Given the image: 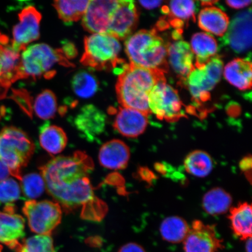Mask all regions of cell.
I'll list each match as a JSON object with an SVG mask.
<instances>
[{"label": "cell", "instance_id": "6da1fadb", "mask_svg": "<svg viewBox=\"0 0 252 252\" xmlns=\"http://www.w3.org/2000/svg\"><path fill=\"white\" fill-rule=\"evenodd\" d=\"M94 168L92 159L77 151L72 156H59L40 168L46 189L67 213L94 201V190L88 175Z\"/></svg>", "mask_w": 252, "mask_h": 252}, {"label": "cell", "instance_id": "7a4b0ae2", "mask_svg": "<svg viewBox=\"0 0 252 252\" xmlns=\"http://www.w3.org/2000/svg\"><path fill=\"white\" fill-rule=\"evenodd\" d=\"M166 80L165 72L125 64L119 72L116 86L118 99L122 107L138 110L149 116V96L153 88Z\"/></svg>", "mask_w": 252, "mask_h": 252}, {"label": "cell", "instance_id": "3957f363", "mask_svg": "<svg viewBox=\"0 0 252 252\" xmlns=\"http://www.w3.org/2000/svg\"><path fill=\"white\" fill-rule=\"evenodd\" d=\"M125 52L131 64L137 67L165 72L168 70V46L155 30H141L129 36Z\"/></svg>", "mask_w": 252, "mask_h": 252}, {"label": "cell", "instance_id": "277c9868", "mask_svg": "<svg viewBox=\"0 0 252 252\" xmlns=\"http://www.w3.org/2000/svg\"><path fill=\"white\" fill-rule=\"evenodd\" d=\"M34 149L32 141L20 128L9 126L0 132V161L20 181L22 169L29 163Z\"/></svg>", "mask_w": 252, "mask_h": 252}, {"label": "cell", "instance_id": "5b68a950", "mask_svg": "<svg viewBox=\"0 0 252 252\" xmlns=\"http://www.w3.org/2000/svg\"><path fill=\"white\" fill-rule=\"evenodd\" d=\"M121 50L119 40L108 33H94L84 39V52L81 63L96 70L118 71L125 64L119 55Z\"/></svg>", "mask_w": 252, "mask_h": 252}, {"label": "cell", "instance_id": "8992f818", "mask_svg": "<svg viewBox=\"0 0 252 252\" xmlns=\"http://www.w3.org/2000/svg\"><path fill=\"white\" fill-rule=\"evenodd\" d=\"M57 64L65 67L74 66L68 62L62 49H54L44 43L27 47L21 55L22 78H51L56 73L53 68Z\"/></svg>", "mask_w": 252, "mask_h": 252}, {"label": "cell", "instance_id": "52a82bcc", "mask_svg": "<svg viewBox=\"0 0 252 252\" xmlns=\"http://www.w3.org/2000/svg\"><path fill=\"white\" fill-rule=\"evenodd\" d=\"M23 213L31 231L37 235H51L62 220V207L54 201H28L24 204Z\"/></svg>", "mask_w": 252, "mask_h": 252}, {"label": "cell", "instance_id": "ba28073f", "mask_svg": "<svg viewBox=\"0 0 252 252\" xmlns=\"http://www.w3.org/2000/svg\"><path fill=\"white\" fill-rule=\"evenodd\" d=\"M223 62L218 56H214L202 67H195L187 78L189 91L197 101H207L210 91L221 78Z\"/></svg>", "mask_w": 252, "mask_h": 252}, {"label": "cell", "instance_id": "9c48e42d", "mask_svg": "<svg viewBox=\"0 0 252 252\" xmlns=\"http://www.w3.org/2000/svg\"><path fill=\"white\" fill-rule=\"evenodd\" d=\"M149 106L151 113L160 121L175 122L184 116L178 92L166 80L159 82L151 91Z\"/></svg>", "mask_w": 252, "mask_h": 252}, {"label": "cell", "instance_id": "30bf717a", "mask_svg": "<svg viewBox=\"0 0 252 252\" xmlns=\"http://www.w3.org/2000/svg\"><path fill=\"white\" fill-rule=\"evenodd\" d=\"M19 23L14 28L11 40L12 47L23 52L31 42L39 39L42 15L33 6L25 8L19 14Z\"/></svg>", "mask_w": 252, "mask_h": 252}, {"label": "cell", "instance_id": "8fae6325", "mask_svg": "<svg viewBox=\"0 0 252 252\" xmlns=\"http://www.w3.org/2000/svg\"><path fill=\"white\" fill-rule=\"evenodd\" d=\"M184 252H218L223 248L214 226L196 220L184 241Z\"/></svg>", "mask_w": 252, "mask_h": 252}, {"label": "cell", "instance_id": "7c38bea8", "mask_svg": "<svg viewBox=\"0 0 252 252\" xmlns=\"http://www.w3.org/2000/svg\"><path fill=\"white\" fill-rule=\"evenodd\" d=\"M118 1H90L82 20V25L88 32L107 33L113 12Z\"/></svg>", "mask_w": 252, "mask_h": 252}, {"label": "cell", "instance_id": "4fadbf2b", "mask_svg": "<svg viewBox=\"0 0 252 252\" xmlns=\"http://www.w3.org/2000/svg\"><path fill=\"white\" fill-rule=\"evenodd\" d=\"M138 20V11L133 1H118L107 33L118 40L127 39L136 27Z\"/></svg>", "mask_w": 252, "mask_h": 252}, {"label": "cell", "instance_id": "5bb4252c", "mask_svg": "<svg viewBox=\"0 0 252 252\" xmlns=\"http://www.w3.org/2000/svg\"><path fill=\"white\" fill-rule=\"evenodd\" d=\"M225 42L234 52L248 51L252 46V11L241 12L229 24L224 34Z\"/></svg>", "mask_w": 252, "mask_h": 252}, {"label": "cell", "instance_id": "9a60e30c", "mask_svg": "<svg viewBox=\"0 0 252 252\" xmlns=\"http://www.w3.org/2000/svg\"><path fill=\"white\" fill-rule=\"evenodd\" d=\"M106 116L93 105L83 107L74 120L75 127L88 141L95 140L105 130Z\"/></svg>", "mask_w": 252, "mask_h": 252}, {"label": "cell", "instance_id": "2e32d148", "mask_svg": "<svg viewBox=\"0 0 252 252\" xmlns=\"http://www.w3.org/2000/svg\"><path fill=\"white\" fill-rule=\"evenodd\" d=\"M147 117L137 110L121 107L116 116L113 127L125 137L135 138L146 130Z\"/></svg>", "mask_w": 252, "mask_h": 252}, {"label": "cell", "instance_id": "e0dca14e", "mask_svg": "<svg viewBox=\"0 0 252 252\" xmlns=\"http://www.w3.org/2000/svg\"><path fill=\"white\" fill-rule=\"evenodd\" d=\"M25 236V220L15 212H0V243L15 249Z\"/></svg>", "mask_w": 252, "mask_h": 252}, {"label": "cell", "instance_id": "ac0fdd59", "mask_svg": "<svg viewBox=\"0 0 252 252\" xmlns=\"http://www.w3.org/2000/svg\"><path fill=\"white\" fill-rule=\"evenodd\" d=\"M130 152L124 142L112 140L104 144L99 152V161L103 168L119 170L127 166Z\"/></svg>", "mask_w": 252, "mask_h": 252}, {"label": "cell", "instance_id": "d6986e66", "mask_svg": "<svg viewBox=\"0 0 252 252\" xmlns=\"http://www.w3.org/2000/svg\"><path fill=\"white\" fill-rule=\"evenodd\" d=\"M168 58L173 70L183 80L186 81L195 68L193 53L189 44L184 40L176 41L168 46Z\"/></svg>", "mask_w": 252, "mask_h": 252}, {"label": "cell", "instance_id": "ffe728a7", "mask_svg": "<svg viewBox=\"0 0 252 252\" xmlns=\"http://www.w3.org/2000/svg\"><path fill=\"white\" fill-rule=\"evenodd\" d=\"M223 75L226 80L240 90L251 89L252 63L247 59L238 58L228 63Z\"/></svg>", "mask_w": 252, "mask_h": 252}, {"label": "cell", "instance_id": "44dd1931", "mask_svg": "<svg viewBox=\"0 0 252 252\" xmlns=\"http://www.w3.org/2000/svg\"><path fill=\"white\" fill-rule=\"evenodd\" d=\"M198 26L204 31L223 36L227 31L229 20L227 15L216 7H208L198 15Z\"/></svg>", "mask_w": 252, "mask_h": 252}, {"label": "cell", "instance_id": "7402d4cb", "mask_svg": "<svg viewBox=\"0 0 252 252\" xmlns=\"http://www.w3.org/2000/svg\"><path fill=\"white\" fill-rule=\"evenodd\" d=\"M67 137L61 127L46 123L41 127L39 134L40 146L52 155L61 153L67 144Z\"/></svg>", "mask_w": 252, "mask_h": 252}, {"label": "cell", "instance_id": "603a6c76", "mask_svg": "<svg viewBox=\"0 0 252 252\" xmlns=\"http://www.w3.org/2000/svg\"><path fill=\"white\" fill-rule=\"evenodd\" d=\"M191 49L196 56L194 67H202L216 56L218 45L215 39L206 33H197L191 37Z\"/></svg>", "mask_w": 252, "mask_h": 252}, {"label": "cell", "instance_id": "cb8c5ba5", "mask_svg": "<svg viewBox=\"0 0 252 252\" xmlns=\"http://www.w3.org/2000/svg\"><path fill=\"white\" fill-rule=\"evenodd\" d=\"M251 204L244 203L230 210L229 219L234 234L242 240L252 238Z\"/></svg>", "mask_w": 252, "mask_h": 252}, {"label": "cell", "instance_id": "d4e9b609", "mask_svg": "<svg viewBox=\"0 0 252 252\" xmlns=\"http://www.w3.org/2000/svg\"><path fill=\"white\" fill-rule=\"evenodd\" d=\"M232 197L228 192L219 188L211 189L204 195L202 205L207 213L212 216L225 213L232 204Z\"/></svg>", "mask_w": 252, "mask_h": 252}, {"label": "cell", "instance_id": "484cf974", "mask_svg": "<svg viewBox=\"0 0 252 252\" xmlns=\"http://www.w3.org/2000/svg\"><path fill=\"white\" fill-rule=\"evenodd\" d=\"M189 226L184 219L177 216L168 217L160 226V233L163 240L172 244L184 242L189 231Z\"/></svg>", "mask_w": 252, "mask_h": 252}, {"label": "cell", "instance_id": "4316f807", "mask_svg": "<svg viewBox=\"0 0 252 252\" xmlns=\"http://www.w3.org/2000/svg\"><path fill=\"white\" fill-rule=\"evenodd\" d=\"M184 165L190 174L197 178H204L212 171L213 161L209 154L204 151L196 150L186 158Z\"/></svg>", "mask_w": 252, "mask_h": 252}, {"label": "cell", "instance_id": "83f0119b", "mask_svg": "<svg viewBox=\"0 0 252 252\" xmlns=\"http://www.w3.org/2000/svg\"><path fill=\"white\" fill-rule=\"evenodd\" d=\"M90 1H55L53 6L58 12L59 17L65 23H71L83 18Z\"/></svg>", "mask_w": 252, "mask_h": 252}, {"label": "cell", "instance_id": "f1b7e54d", "mask_svg": "<svg viewBox=\"0 0 252 252\" xmlns=\"http://www.w3.org/2000/svg\"><path fill=\"white\" fill-rule=\"evenodd\" d=\"M74 92L82 98H89L98 90L97 79L89 72L80 71L75 74L71 81Z\"/></svg>", "mask_w": 252, "mask_h": 252}, {"label": "cell", "instance_id": "f546056e", "mask_svg": "<svg viewBox=\"0 0 252 252\" xmlns=\"http://www.w3.org/2000/svg\"><path fill=\"white\" fill-rule=\"evenodd\" d=\"M33 107L37 117L43 120L54 118L58 109L55 94L49 90H44L36 97Z\"/></svg>", "mask_w": 252, "mask_h": 252}, {"label": "cell", "instance_id": "4dcf8cb0", "mask_svg": "<svg viewBox=\"0 0 252 252\" xmlns=\"http://www.w3.org/2000/svg\"><path fill=\"white\" fill-rule=\"evenodd\" d=\"M15 250L17 252H56L51 236L42 235L23 239Z\"/></svg>", "mask_w": 252, "mask_h": 252}, {"label": "cell", "instance_id": "1f68e13d", "mask_svg": "<svg viewBox=\"0 0 252 252\" xmlns=\"http://www.w3.org/2000/svg\"><path fill=\"white\" fill-rule=\"evenodd\" d=\"M195 11H196V4L193 1H187V0H176L169 2V8L167 12H169L170 17L174 18L173 21V26L177 25L179 23H184V21H187L190 19H195Z\"/></svg>", "mask_w": 252, "mask_h": 252}, {"label": "cell", "instance_id": "d6a6232c", "mask_svg": "<svg viewBox=\"0 0 252 252\" xmlns=\"http://www.w3.org/2000/svg\"><path fill=\"white\" fill-rule=\"evenodd\" d=\"M21 182L25 196L30 199L40 197L46 189L42 176L38 173H29L22 178Z\"/></svg>", "mask_w": 252, "mask_h": 252}, {"label": "cell", "instance_id": "836d02e7", "mask_svg": "<svg viewBox=\"0 0 252 252\" xmlns=\"http://www.w3.org/2000/svg\"><path fill=\"white\" fill-rule=\"evenodd\" d=\"M21 188L18 183L12 178L0 182V203L5 206L14 205L21 196Z\"/></svg>", "mask_w": 252, "mask_h": 252}, {"label": "cell", "instance_id": "e575fe53", "mask_svg": "<svg viewBox=\"0 0 252 252\" xmlns=\"http://www.w3.org/2000/svg\"><path fill=\"white\" fill-rule=\"evenodd\" d=\"M9 43L8 37L0 32V99L4 98L9 88L6 83L3 73V55L5 47Z\"/></svg>", "mask_w": 252, "mask_h": 252}, {"label": "cell", "instance_id": "d590c367", "mask_svg": "<svg viewBox=\"0 0 252 252\" xmlns=\"http://www.w3.org/2000/svg\"><path fill=\"white\" fill-rule=\"evenodd\" d=\"M118 252H146L144 249L136 243H128L120 249Z\"/></svg>", "mask_w": 252, "mask_h": 252}, {"label": "cell", "instance_id": "8d00e7d4", "mask_svg": "<svg viewBox=\"0 0 252 252\" xmlns=\"http://www.w3.org/2000/svg\"><path fill=\"white\" fill-rule=\"evenodd\" d=\"M62 50L67 59L73 58L77 55V50L71 43L66 44Z\"/></svg>", "mask_w": 252, "mask_h": 252}, {"label": "cell", "instance_id": "74e56055", "mask_svg": "<svg viewBox=\"0 0 252 252\" xmlns=\"http://www.w3.org/2000/svg\"><path fill=\"white\" fill-rule=\"evenodd\" d=\"M251 2L252 1H249V0H246V1H231V0H228V1H226V4L229 7L234 9L244 8L250 5Z\"/></svg>", "mask_w": 252, "mask_h": 252}, {"label": "cell", "instance_id": "f35d334b", "mask_svg": "<svg viewBox=\"0 0 252 252\" xmlns=\"http://www.w3.org/2000/svg\"><path fill=\"white\" fill-rule=\"evenodd\" d=\"M241 168L242 171L247 173L251 172L252 168V158L251 157H246L242 159L240 163Z\"/></svg>", "mask_w": 252, "mask_h": 252}, {"label": "cell", "instance_id": "ab89813d", "mask_svg": "<svg viewBox=\"0 0 252 252\" xmlns=\"http://www.w3.org/2000/svg\"><path fill=\"white\" fill-rule=\"evenodd\" d=\"M140 4L145 8L152 9L158 7L162 4V1H140Z\"/></svg>", "mask_w": 252, "mask_h": 252}, {"label": "cell", "instance_id": "60d3db41", "mask_svg": "<svg viewBox=\"0 0 252 252\" xmlns=\"http://www.w3.org/2000/svg\"><path fill=\"white\" fill-rule=\"evenodd\" d=\"M11 175L7 166L0 161V182L5 180Z\"/></svg>", "mask_w": 252, "mask_h": 252}, {"label": "cell", "instance_id": "b9f144b4", "mask_svg": "<svg viewBox=\"0 0 252 252\" xmlns=\"http://www.w3.org/2000/svg\"><path fill=\"white\" fill-rule=\"evenodd\" d=\"M246 252H252V238L247 239V243L245 246Z\"/></svg>", "mask_w": 252, "mask_h": 252}, {"label": "cell", "instance_id": "7bdbcfd3", "mask_svg": "<svg viewBox=\"0 0 252 252\" xmlns=\"http://www.w3.org/2000/svg\"><path fill=\"white\" fill-rule=\"evenodd\" d=\"M217 2L216 1H201V4L203 6L212 5Z\"/></svg>", "mask_w": 252, "mask_h": 252}]
</instances>
